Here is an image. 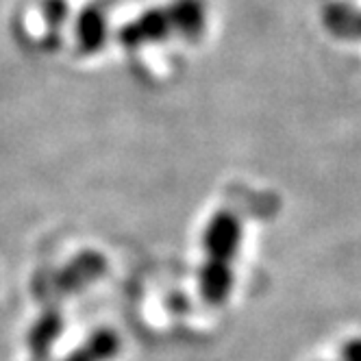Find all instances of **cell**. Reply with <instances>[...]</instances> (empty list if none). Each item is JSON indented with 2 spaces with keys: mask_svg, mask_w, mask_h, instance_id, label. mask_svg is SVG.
Returning a JSON list of instances; mask_svg holds the SVG:
<instances>
[{
  "mask_svg": "<svg viewBox=\"0 0 361 361\" xmlns=\"http://www.w3.org/2000/svg\"><path fill=\"white\" fill-rule=\"evenodd\" d=\"M244 226L242 220L233 212H218L204 231V264H220V266H233L235 257L242 248Z\"/></svg>",
  "mask_w": 361,
  "mask_h": 361,
  "instance_id": "cell-1",
  "label": "cell"
},
{
  "mask_svg": "<svg viewBox=\"0 0 361 361\" xmlns=\"http://www.w3.org/2000/svg\"><path fill=\"white\" fill-rule=\"evenodd\" d=\"M233 266L204 264L200 270V294L207 305L220 307L233 292Z\"/></svg>",
  "mask_w": 361,
  "mask_h": 361,
  "instance_id": "cell-2",
  "label": "cell"
},
{
  "mask_svg": "<svg viewBox=\"0 0 361 361\" xmlns=\"http://www.w3.org/2000/svg\"><path fill=\"white\" fill-rule=\"evenodd\" d=\"M170 24L190 39L198 37L204 31V24H207V7H204L202 0H176L172 9L168 11Z\"/></svg>",
  "mask_w": 361,
  "mask_h": 361,
  "instance_id": "cell-3",
  "label": "cell"
},
{
  "mask_svg": "<svg viewBox=\"0 0 361 361\" xmlns=\"http://www.w3.org/2000/svg\"><path fill=\"white\" fill-rule=\"evenodd\" d=\"M59 331H61V318L55 312L46 314L37 322V326L31 333V361H48L50 344L59 338Z\"/></svg>",
  "mask_w": 361,
  "mask_h": 361,
  "instance_id": "cell-4",
  "label": "cell"
},
{
  "mask_svg": "<svg viewBox=\"0 0 361 361\" xmlns=\"http://www.w3.org/2000/svg\"><path fill=\"white\" fill-rule=\"evenodd\" d=\"M120 348L118 338L111 331H100L81 348H76L66 361H109Z\"/></svg>",
  "mask_w": 361,
  "mask_h": 361,
  "instance_id": "cell-5",
  "label": "cell"
},
{
  "mask_svg": "<svg viewBox=\"0 0 361 361\" xmlns=\"http://www.w3.org/2000/svg\"><path fill=\"white\" fill-rule=\"evenodd\" d=\"M340 359L342 361H361V338H353V340L344 342V346L340 350Z\"/></svg>",
  "mask_w": 361,
  "mask_h": 361,
  "instance_id": "cell-6",
  "label": "cell"
}]
</instances>
